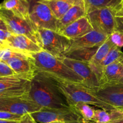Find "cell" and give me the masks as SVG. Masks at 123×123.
<instances>
[{
  "label": "cell",
  "mask_w": 123,
  "mask_h": 123,
  "mask_svg": "<svg viewBox=\"0 0 123 123\" xmlns=\"http://www.w3.org/2000/svg\"><path fill=\"white\" fill-rule=\"evenodd\" d=\"M115 45L112 43L109 36L108 39L102 45L100 46L96 54L92 57L91 60L89 62L90 66H91V68L93 70L94 72H95V74H96V70H97V68L98 67L100 63L103 61V59L105 58L107 54L109 53L111 49Z\"/></svg>",
  "instance_id": "21"
},
{
  "label": "cell",
  "mask_w": 123,
  "mask_h": 123,
  "mask_svg": "<svg viewBox=\"0 0 123 123\" xmlns=\"http://www.w3.org/2000/svg\"><path fill=\"white\" fill-rule=\"evenodd\" d=\"M94 30L110 36L115 29V11L112 8H96L86 13Z\"/></svg>",
  "instance_id": "8"
},
{
  "label": "cell",
  "mask_w": 123,
  "mask_h": 123,
  "mask_svg": "<svg viewBox=\"0 0 123 123\" xmlns=\"http://www.w3.org/2000/svg\"><path fill=\"white\" fill-rule=\"evenodd\" d=\"M98 48L99 47H96L93 48L78 49V50L72 52L70 54L66 55L65 57L89 62L96 54Z\"/></svg>",
  "instance_id": "25"
},
{
  "label": "cell",
  "mask_w": 123,
  "mask_h": 123,
  "mask_svg": "<svg viewBox=\"0 0 123 123\" xmlns=\"http://www.w3.org/2000/svg\"><path fill=\"white\" fill-rule=\"evenodd\" d=\"M0 29H2L3 30H6V31H8V29H7V26H6V24L4 22V20H2V18L0 17Z\"/></svg>",
  "instance_id": "36"
},
{
  "label": "cell",
  "mask_w": 123,
  "mask_h": 123,
  "mask_svg": "<svg viewBox=\"0 0 123 123\" xmlns=\"http://www.w3.org/2000/svg\"><path fill=\"white\" fill-rule=\"evenodd\" d=\"M31 82V80L18 74L0 77V97L28 94Z\"/></svg>",
  "instance_id": "9"
},
{
  "label": "cell",
  "mask_w": 123,
  "mask_h": 123,
  "mask_svg": "<svg viewBox=\"0 0 123 123\" xmlns=\"http://www.w3.org/2000/svg\"><path fill=\"white\" fill-rule=\"evenodd\" d=\"M115 16L116 17H123V1L115 10Z\"/></svg>",
  "instance_id": "35"
},
{
  "label": "cell",
  "mask_w": 123,
  "mask_h": 123,
  "mask_svg": "<svg viewBox=\"0 0 123 123\" xmlns=\"http://www.w3.org/2000/svg\"><path fill=\"white\" fill-rule=\"evenodd\" d=\"M29 2H30V5H31V7L34 4L36 3L37 2H40V1H43V0H27Z\"/></svg>",
  "instance_id": "39"
},
{
  "label": "cell",
  "mask_w": 123,
  "mask_h": 123,
  "mask_svg": "<svg viewBox=\"0 0 123 123\" xmlns=\"http://www.w3.org/2000/svg\"><path fill=\"white\" fill-rule=\"evenodd\" d=\"M114 45L119 48L123 47V33L118 31H115L109 36Z\"/></svg>",
  "instance_id": "28"
},
{
  "label": "cell",
  "mask_w": 123,
  "mask_h": 123,
  "mask_svg": "<svg viewBox=\"0 0 123 123\" xmlns=\"http://www.w3.org/2000/svg\"><path fill=\"white\" fill-rule=\"evenodd\" d=\"M22 116L19 115L13 114L9 112L0 111V119L2 120H10V121H19Z\"/></svg>",
  "instance_id": "30"
},
{
  "label": "cell",
  "mask_w": 123,
  "mask_h": 123,
  "mask_svg": "<svg viewBox=\"0 0 123 123\" xmlns=\"http://www.w3.org/2000/svg\"><path fill=\"white\" fill-rule=\"evenodd\" d=\"M10 34L11 33L9 31L0 29V41L4 42L8 38V36L10 35Z\"/></svg>",
  "instance_id": "33"
},
{
  "label": "cell",
  "mask_w": 123,
  "mask_h": 123,
  "mask_svg": "<svg viewBox=\"0 0 123 123\" xmlns=\"http://www.w3.org/2000/svg\"><path fill=\"white\" fill-rule=\"evenodd\" d=\"M18 123H38L30 113L25 114L22 116L20 119L18 121Z\"/></svg>",
  "instance_id": "31"
},
{
  "label": "cell",
  "mask_w": 123,
  "mask_h": 123,
  "mask_svg": "<svg viewBox=\"0 0 123 123\" xmlns=\"http://www.w3.org/2000/svg\"><path fill=\"white\" fill-rule=\"evenodd\" d=\"M86 15L85 7L79 5H74L72 6L67 13L60 19L58 20V31L65 27L72 24L79 18ZM57 31V32H58Z\"/></svg>",
  "instance_id": "19"
},
{
  "label": "cell",
  "mask_w": 123,
  "mask_h": 123,
  "mask_svg": "<svg viewBox=\"0 0 123 123\" xmlns=\"http://www.w3.org/2000/svg\"><path fill=\"white\" fill-rule=\"evenodd\" d=\"M42 48L60 59L64 56L70 43V40L57 31L38 28Z\"/></svg>",
  "instance_id": "7"
},
{
  "label": "cell",
  "mask_w": 123,
  "mask_h": 123,
  "mask_svg": "<svg viewBox=\"0 0 123 123\" xmlns=\"http://www.w3.org/2000/svg\"><path fill=\"white\" fill-rule=\"evenodd\" d=\"M36 71L46 72L66 80L81 83L84 80L70 68L66 66L60 59L46 51L30 54Z\"/></svg>",
  "instance_id": "3"
},
{
  "label": "cell",
  "mask_w": 123,
  "mask_h": 123,
  "mask_svg": "<svg viewBox=\"0 0 123 123\" xmlns=\"http://www.w3.org/2000/svg\"><path fill=\"white\" fill-rule=\"evenodd\" d=\"M40 2L46 4L50 8L58 20L61 19L73 6L71 4L61 0H43Z\"/></svg>",
  "instance_id": "24"
},
{
  "label": "cell",
  "mask_w": 123,
  "mask_h": 123,
  "mask_svg": "<svg viewBox=\"0 0 123 123\" xmlns=\"http://www.w3.org/2000/svg\"><path fill=\"white\" fill-rule=\"evenodd\" d=\"M122 116H123V110L120 109H114L111 110H105L102 109H95L93 120L90 123H109Z\"/></svg>",
  "instance_id": "20"
},
{
  "label": "cell",
  "mask_w": 123,
  "mask_h": 123,
  "mask_svg": "<svg viewBox=\"0 0 123 123\" xmlns=\"http://www.w3.org/2000/svg\"><path fill=\"white\" fill-rule=\"evenodd\" d=\"M0 5L16 15L27 20H31L30 16L31 5L27 0H4Z\"/></svg>",
  "instance_id": "18"
},
{
  "label": "cell",
  "mask_w": 123,
  "mask_h": 123,
  "mask_svg": "<svg viewBox=\"0 0 123 123\" xmlns=\"http://www.w3.org/2000/svg\"><path fill=\"white\" fill-rule=\"evenodd\" d=\"M14 57H30V56L7 47L0 49V60L6 62L10 59Z\"/></svg>",
  "instance_id": "27"
},
{
  "label": "cell",
  "mask_w": 123,
  "mask_h": 123,
  "mask_svg": "<svg viewBox=\"0 0 123 123\" xmlns=\"http://www.w3.org/2000/svg\"><path fill=\"white\" fill-rule=\"evenodd\" d=\"M60 60L84 80V85L94 91L99 89L98 78L88 62L76 60L65 56L62 57Z\"/></svg>",
  "instance_id": "10"
},
{
  "label": "cell",
  "mask_w": 123,
  "mask_h": 123,
  "mask_svg": "<svg viewBox=\"0 0 123 123\" xmlns=\"http://www.w3.org/2000/svg\"><path fill=\"white\" fill-rule=\"evenodd\" d=\"M43 107L37 104L28 94L20 96H1L0 111L23 116L39 111Z\"/></svg>",
  "instance_id": "6"
},
{
  "label": "cell",
  "mask_w": 123,
  "mask_h": 123,
  "mask_svg": "<svg viewBox=\"0 0 123 123\" xmlns=\"http://www.w3.org/2000/svg\"><path fill=\"white\" fill-rule=\"evenodd\" d=\"M44 73L49 77L52 83L64 95L67 102L71 107L76 102H83L105 110L116 109L98 97L94 90L83 84L66 80L46 72Z\"/></svg>",
  "instance_id": "2"
},
{
  "label": "cell",
  "mask_w": 123,
  "mask_h": 123,
  "mask_svg": "<svg viewBox=\"0 0 123 123\" xmlns=\"http://www.w3.org/2000/svg\"><path fill=\"white\" fill-rule=\"evenodd\" d=\"M4 42L6 47L21 52L30 57L32 53H38L43 50L38 44L25 35L11 33Z\"/></svg>",
  "instance_id": "13"
},
{
  "label": "cell",
  "mask_w": 123,
  "mask_h": 123,
  "mask_svg": "<svg viewBox=\"0 0 123 123\" xmlns=\"http://www.w3.org/2000/svg\"><path fill=\"white\" fill-rule=\"evenodd\" d=\"M94 92L106 102L115 108L123 110V84H106Z\"/></svg>",
  "instance_id": "14"
},
{
  "label": "cell",
  "mask_w": 123,
  "mask_h": 123,
  "mask_svg": "<svg viewBox=\"0 0 123 123\" xmlns=\"http://www.w3.org/2000/svg\"><path fill=\"white\" fill-rule=\"evenodd\" d=\"M30 19L38 28L58 31V19L49 7L42 2L34 4L30 9Z\"/></svg>",
  "instance_id": "11"
},
{
  "label": "cell",
  "mask_w": 123,
  "mask_h": 123,
  "mask_svg": "<svg viewBox=\"0 0 123 123\" xmlns=\"http://www.w3.org/2000/svg\"><path fill=\"white\" fill-rule=\"evenodd\" d=\"M61 1L68 2V3L71 4L73 6H74V5H79V6H82L85 7V1H84V0H61Z\"/></svg>",
  "instance_id": "34"
},
{
  "label": "cell",
  "mask_w": 123,
  "mask_h": 123,
  "mask_svg": "<svg viewBox=\"0 0 123 123\" xmlns=\"http://www.w3.org/2000/svg\"><path fill=\"white\" fill-rule=\"evenodd\" d=\"M121 62L123 63V59L122 60H121ZM116 84H123V77H122V78H121V79L120 80L118 81V82H117V83H116Z\"/></svg>",
  "instance_id": "41"
},
{
  "label": "cell",
  "mask_w": 123,
  "mask_h": 123,
  "mask_svg": "<svg viewBox=\"0 0 123 123\" xmlns=\"http://www.w3.org/2000/svg\"><path fill=\"white\" fill-rule=\"evenodd\" d=\"M6 48V45H5L4 44V42L0 41V49H2V48Z\"/></svg>",
  "instance_id": "40"
},
{
  "label": "cell",
  "mask_w": 123,
  "mask_h": 123,
  "mask_svg": "<svg viewBox=\"0 0 123 123\" xmlns=\"http://www.w3.org/2000/svg\"><path fill=\"white\" fill-rule=\"evenodd\" d=\"M18 121H10V120H2L0 119V123H18Z\"/></svg>",
  "instance_id": "38"
},
{
  "label": "cell",
  "mask_w": 123,
  "mask_h": 123,
  "mask_svg": "<svg viewBox=\"0 0 123 123\" xmlns=\"http://www.w3.org/2000/svg\"><path fill=\"white\" fill-rule=\"evenodd\" d=\"M116 31L123 33V17L115 16V29Z\"/></svg>",
  "instance_id": "32"
},
{
  "label": "cell",
  "mask_w": 123,
  "mask_h": 123,
  "mask_svg": "<svg viewBox=\"0 0 123 123\" xmlns=\"http://www.w3.org/2000/svg\"><path fill=\"white\" fill-rule=\"evenodd\" d=\"M123 0H84L86 13L96 8H109L116 10Z\"/></svg>",
  "instance_id": "23"
},
{
  "label": "cell",
  "mask_w": 123,
  "mask_h": 123,
  "mask_svg": "<svg viewBox=\"0 0 123 123\" xmlns=\"http://www.w3.org/2000/svg\"><path fill=\"white\" fill-rule=\"evenodd\" d=\"M72 107L76 110L88 123L93 120L95 114V109L91 107L90 104L85 102H78Z\"/></svg>",
  "instance_id": "26"
},
{
  "label": "cell",
  "mask_w": 123,
  "mask_h": 123,
  "mask_svg": "<svg viewBox=\"0 0 123 123\" xmlns=\"http://www.w3.org/2000/svg\"><path fill=\"white\" fill-rule=\"evenodd\" d=\"M109 123H123V116L120 117V118H118V119H115V120L110 122Z\"/></svg>",
  "instance_id": "37"
},
{
  "label": "cell",
  "mask_w": 123,
  "mask_h": 123,
  "mask_svg": "<svg viewBox=\"0 0 123 123\" xmlns=\"http://www.w3.org/2000/svg\"><path fill=\"white\" fill-rule=\"evenodd\" d=\"M64 123L63 122H61V121H52L50 122V123Z\"/></svg>",
  "instance_id": "42"
},
{
  "label": "cell",
  "mask_w": 123,
  "mask_h": 123,
  "mask_svg": "<svg viewBox=\"0 0 123 123\" xmlns=\"http://www.w3.org/2000/svg\"><path fill=\"white\" fill-rule=\"evenodd\" d=\"M123 77V63L117 61L106 66L99 80L100 88L106 84H116Z\"/></svg>",
  "instance_id": "17"
},
{
  "label": "cell",
  "mask_w": 123,
  "mask_h": 123,
  "mask_svg": "<svg viewBox=\"0 0 123 123\" xmlns=\"http://www.w3.org/2000/svg\"><path fill=\"white\" fill-rule=\"evenodd\" d=\"M0 17L10 33L25 35L42 48L38 28L31 20H26L2 7H0Z\"/></svg>",
  "instance_id": "4"
},
{
  "label": "cell",
  "mask_w": 123,
  "mask_h": 123,
  "mask_svg": "<svg viewBox=\"0 0 123 123\" xmlns=\"http://www.w3.org/2000/svg\"><path fill=\"white\" fill-rule=\"evenodd\" d=\"M109 36L92 30L79 38L70 40V43L65 53L64 56L78 49L100 47L108 39Z\"/></svg>",
  "instance_id": "12"
},
{
  "label": "cell",
  "mask_w": 123,
  "mask_h": 123,
  "mask_svg": "<svg viewBox=\"0 0 123 123\" xmlns=\"http://www.w3.org/2000/svg\"><path fill=\"white\" fill-rule=\"evenodd\" d=\"M30 114L38 123H48L55 121L64 123H88L71 106L61 109L43 107L39 111Z\"/></svg>",
  "instance_id": "5"
},
{
  "label": "cell",
  "mask_w": 123,
  "mask_h": 123,
  "mask_svg": "<svg viewBox=\"0 0 123 123\" xmlns=\"http://www.w3.org/2000/svg\"><path fill=\"white\" fill-rule=\"evenodd\" d=\"M0 7H1V5H0Z\"/></svg>",
  "instance_id": "43"
},
{
  "label": "cell",
  "mask_w": 123,
  "mask_h": 123,
  "mask_svg": "<svg viewBox=\"0 0 123 123\" xmlns=\"http://www.w3.org/2000/svg\"><path fill=\"white\" fill-rule=\"evenodd\" d=\"M92 30H94L93 28L86 15L65 27L58 32L70 40H74L86 34Z\"/></svg>",
  "instance_id": "15"
},
{
  "label": "cell",
  "mask_w": 123,
  "mask_h": 123,
  "mask_svg": "<svg viewBox=\"0 0 123 123\" xmlns=\"http://www.w3.org/2000/svg\"><path fill=\"white\" fill-rule=\"evenodd\" d=\"M123 59V53L121 50V48L114 46L110 51L109 52L106 56L105 57L103 61L100 63L96 71V74L98 78V82L100 78L103 69L108 65L112 63L117 61H121Z\"/></svg>",
  "instance_id": "22"
},
{
  "label": "cell",
  "mask_w": 123,
  "mask_h": 123,
  "mask_svg": "<svg viewBox=\"0 0 123 123\" xmlns=\"http://www.w3.org/2000/svg\"><path fill=\"white\" fill-rule=\"evenodd\" d=\"M29 96L37 104L49 109L70 107L64 95L44 72L36 71L31 80Z\"/></svg>",
  "instance_id": "1"
},
{
  "label": "cell",
  "mask_w": 123,
  "mask_h": 123,
  "mask_svg": "<svg viewBox=\"0 0 123 123\" xmlns=\"http://www.w3.org/2000/svg\"><path fill=\"white\" fill-rule=\"evenodd\" d=\"M16 74L14 71L5 62L0 60V77Z\"/></svg>",
  "instance_id": "29"
},
{
  "label": "cell",
  "mask_w": 123,
  "mask_h": 123,
  "mask_svg": "<svg viewBox=\"0 0 123 123\" xmlns=\"http://www.w3.org/2000/svg\"><path fill=\"white\" fill-rule=\"evenodd\" d=\"M8 66L16 74L32 80L36 72V69L31 57H14L6 62Z\"/></svg>",
  "instance_id": "16"
}]
</instances>
